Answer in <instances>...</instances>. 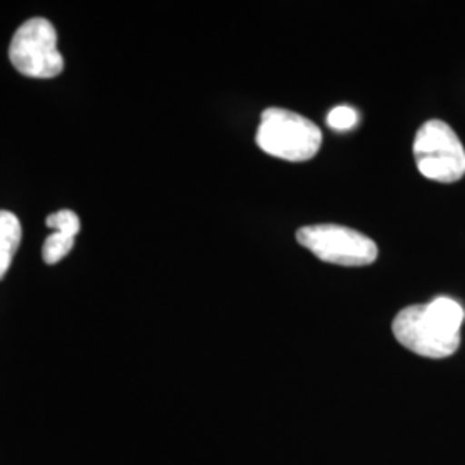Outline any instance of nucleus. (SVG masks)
<instances>
[{"label":"nucleus","instance_id":"obj_7","mask_svg":"<svg viewBox=\"0 0 465 465\" xmlns=\"http://www.w3.org/2000/svg\"><path fill=\"white\" fill-rule=\"evenodd\" d=\"M74 247V238L64 232H52L42 247V257L47 264H57Z\"/></svg>","mask_w":465,"mask_h":465},{"label":"nucleus","instance_id":"obj_2","mask_svg":"<svg viewBox=\"0 0 465 465\" xmlns=\"http://www.w3.org/2000/svg\"><path fill=\"white\" fill-rule=\"evenodd\" d=\"M255 140L262 152L276 159L303 163L311 161L321 149L322 134L311 119L271 107L261 116Z\"/></svg>","mask_w":465,"mask_h":465},{"label":"nucleus","instance_id":"obj_6","mask_svg":"<svg viewBox=\"0 0 465 465\" xmlns=\"http://www.w3.org/2000/svg\"><path fill=\"white\" fill-rule=\"evenodd\" d=\"M21 223L13 213L0 211V280L13 264L21 243Z\"/></svg>","mask_w":465,"mask_h":465},{"label":"nucleus","instance_id":"obj_3","mask_svg":"<svg viewBox=\"0 0 465 465\" xmlns=\"http://www.w3.org/2000/svg\"><path fill=\"white\" fill-rule=\"evenodd\" d=\"M417 169L428 180L455 183L465 174V150L447 123L431 119L424 123L414 140Z\"/></svg>","mask_w":465,"mask_h":465},{"label":"nucleus","instance_id":"obj_5","mask_svg":"<svg viewBox=\"0 0 465 465\" xmlns=\"http://www.w3.org/2000/svg\"><path fill=\"white\" fill-rule=\"evenodd\" d=\"M9 59L28 78H55L64 69L55 28L44 17L28 19L17 28L9 45Z\"/></svg>","mask_w":465,"mask_h":465},{"label":"nucleus","instance_id":"obj_9","mask_svg":"<svg viewBox=\"0 0 465 465\" xmlns=\"http://www.w3.org/2000/svg\"><path fill=\"white\" fill-rule=\"evenodd\" d=\"M359 123V114L349 105H338L328 114V126L336 132H349Z\"/></svg>","mask_w":465,"mask_h":465},{"label":"nucleus","instance_id":"obj_1","mask_svg":"<svg viewBox=\"0 0 465 465\" xmlns=\"http://www.w3.org/2000/svg\"><path fill=\"white\" fill-rule=\"evenodd\" d=\"M462 305L449 297H438L426 305H411L393 321L400 345L428 359H445L460 347Z\"/></svg>","mask_w":465,"mask_h":465},{"label":"nucleus","instance_id":"obj_4","mask_svg":"<svg viewBox=\"0 0 465 465\" xmlns=\"http://www.w3.org/2000/svg\"><path fill=\"white\" fill-rule=\"evenodd\" d=\"M295 236L302 247L311 250L317 259L334 266L364 267L378 259L376 242L347 226H303Z\"/></svg>","mask_w":465,"mask_h":465},{"label":"nucleus","instance_id":"obj_8","mask_svg":"<svg viewBox=\"0 0 465 465\" xmlns=\"http://www.w3.org/2000/svg\"><path fill=\"white\" fill-rule=\"evenodd\" d=\"M45 224L47 228L54 230V232H64L73 238L82 230V221L73 211H59L55 214H50Z\"/></svg>","mask_w":465,"mask_h":465}]
</instances>
